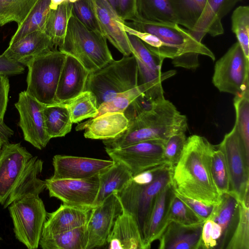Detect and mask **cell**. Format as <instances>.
I'll list each match as a JSON object with an SVG mask.
<instances>
[{
	"instance_id": "1",
	"label": "cell",
	"mask_w": 249,
	"mask_h": 249,
	"mask_svg": "<svg viewBox=\"0 0 249 249\" xmlns=\"http://www.w3.org/2000/svg\"><path fill=\"white\" fill-rule=\"evenodd\" d=\"M124 23L130 27L127 31L129 34L139 37L161 60L171 59L175 67L196 69L199 65V55L215 60L214 54L207 47L178 23L150 21L139 18Z\"/></svg>"
},
{
	"instance_id": "2",
	"label": "cell",
	"mask_w": 249,
	"mask_h": 249,
	"mask_svg": "<svg viewBox=\"0 0 249 249\" xmlns=\"http://www.w3.org/2000/svg\"><path fill=\"white\" fill-rule=\"evenodd\" d=\"M216 146L204 137L187 138L180 157L172 170V184L175 192L208 205L221 200L211 172L212 157Z\"/></svg>"
},
{
	"instance_id": "3",
	"label": "cell",
	"mask_w": 249,
	"mask_h": 249,
	"mask_svg": "<svg viewBox=\"0 0 249 249\" xmlns=\"http://www.w3.org/2000/svg\"><path fill=\"white\" fill-rule=\"evenodd\" d=\"M128 120L124 131L114 138L103 140L105 149L121 148L151 140L166 141L187 128L186 116L164 97L154 101L150 108Z\"/></svg>"
},
{
	"instance_id": "4",
	"label": "cell",
	"mask_w": 249,
	"mask_h": 249,
	"mask_svg": "<svg viewBox=\"0 0 249 249\" xmlns=\"http://www.w3.org/2000/svg\"><path fill=\"white\" fill-rule=\"evenodd\" d=\"M58 49L76 59L89 72L102 68L114 60L105 36L88 28L73 13L65 36Z\"/></svg>"
},
{
	"instance_id": "5",
	"label": "cell",
	"mask_w": 249,
	"mask_h": 249,
	"mask_svg": "<svg viewBox=\"0 0 249 249\" xmlns=\"http://www.w3.org/2000/svg\"><path fill=\"white\" fill-rule=\"evenodd\" d=\"M138 86L136 59L133 55H124L121 59L113 60L102 68L90 72L85 90L94 94L98 107L118 94Z\"/></svg>"
},
{
	"instance_id": "6",
	"label": "cell",
	"mask_w": 249,
	"mask_h": 249,
	"mask_svg": "<svg viewBox=\"0 0 249 249\" xmlns=\"http://www.w3.org/2000/svg\"><path fill=\"white\" fill-rule=\"evenodd\" d=\"M39 191L27 193L8 207L16 238L29 249L39 247L47 213Z\"/></svg>"
},
{
	"instance_id": "7",
	"label": "cell",
	"mask_w": 249,
	"mask_h": 249,
	"mask_svg": "<svg viewBox=\"0 0 249 249\" xmlns=\"http://www.w3.org/2000/svg\"><path fill=\"white\" fill-rule=\"evenodd\" d=\"M172 170L169 165L166 166L149 183H138L131 178L117 193L122 207L135 218L143 242L148 220L157 196L165 186L172 183Z\"/></svg>"
},
{
	"instance_id": "8",
	"label": "cell",
	"mask_w": 249,
	"mask_h": 249,
	"mask_svg": "<svg viewBox=\"0 0 249 249\" xmlns=\"http://www.w3.org/2000/svg\"><path fill=\"white\" fill-rule=\"evenodd\" d=\"M66 56V54L54 49L31 60L26 66L25 91L45 105L55 104L56 91Z\"/></svg>"
},
{
	"instance_id": "9",
	"label": "cell",
	"mask_w": 249,
	"mask_h": 249,
	"mask_svg": "<svg viewBox=\"0 0 249 249\" xmlns=\"http://www.w3.org/2000/svg\"><path fill=\"white\" fill-rule=\"evenodd\" d=\"M212 82L220 92L235 96L249 88V59L238 42L216 62Z\"/></svg>"
},
{
	"instance_id": "10",
	"label": "cell",
	"mask_w": 249,
	"mask_h": 249,
	"mask_svg": "<svg viewBox=\"0 0 249 249\" xmlns=\"http://www.w3.org/2000/svg\"><path fill=\"white\" fill-rule=\"evenodd\" d=\"M126 33L132 54L138 65L139 85L141 86L143 94L153 101L164 97L162 82L175 75L176 71L162 72L163 61L153 53L139 37Z\"/></svg>"
},
{
	"instance_id": "11",
	"label": "cell",
	"mask_w": 249,
	"mask_h": 249,
	"mask_svg": "<svg viewBox=\"0 0 249 249\" xmlns=\"http://www.w3.org/2000/svg\"><path fill=\"white\" fill-rule=\"evenodd\" d=\"M216 146L225 158L230 180L229 192L242 201L249 192V157L234 126Z\"/></svg>"
},
{
	"instance_id": "12",
	"label": "cell",
	"mask_w": 249,
	"mask_h": 249,
	"mask_svg": "<svg viewBox=\"0 0 249 249\" xmlns=\"http://www.w3.org/2000/svg\"><path fill=\"white\" fill-rule=\"evenodd\" d=\"M165 142L151 140L121 148L105 150L112 160L124 164L134 176L146 170L167 164L164 157Z\"/></svg>"
},
{
	"instance_id": "13",
	"label": "cell",
	"mask_w": 249,
	"mask_h": 249,
	"mask_svg": "<svg viewBox=\"0 0 249 249\" xmlns=\"http://www.w3.org/2000/svg\"><path fill=\"white\" fill-rule=\"evenodd\" d=\"M33 156L20 142L4 143L0 150V206L6 204Z\"/></svg>"
},
{
	"instance_id": "14",
	"label": "cell",
	"mask_w": 249,
	"mask_h": 249,
	"mask_svg": "<svg viewBox=\"0 0 249 249\" xmlns=\"http://www.w3.org/2000/svg\"><path fill=\"white\" fill-rule=\"evenodd\" d=\"M50 197L63 203L89 208L94 207L99 188V174L82 179H54L45 180Z\"/></svg>"
},
{
	"instance_id": "15",
	"label": "cell",
	"mask_w": 249,
	"mask_h": 249,
	"mask_svg": "<svg viewBox=\"0 0 249 249\" xmlns=\"http://www.w3.org/2000/svg\"><path fill=\"white\" fill-rule=\"evenodd\" d=\"M15 106L19 113L18 124L24 140L38 149L45 148L51 139L45 127L44 109L46 105L24 90L19 93Z\"/></svg>"
},
{
	"instance_id": "16",
	"label": "cell",
	"mask_w": 249,
	"mask_h": 249,
	"mask_svg": "<svg viewBox=\"0 0 249 249\" xmlns=\"http://www.w3.org/2000/svg\"><path fill=\"white\" fill-rule=\"evenodd\" d=\"M122 206L117 193L107 197L101 204L91 209L86 224V249L102 247L107 239Z\"/></svg>"
},
{
	"instance_id": "17",
	"label": "cell",
	"mask_w": 249,
	"mask_h": 249,
	"mask_svg": "<svg viewBox=\"0 0 249 249\" xmlns=\"http://www.w3.org/2000/svg\"><path fill=\"white\" fill-rule=\"evenodd\" d=\"M114 161L87 157L56 155L53 159L52 178L82 179L99 174Z\"/></svg>"
},
{
	"instance_id": "18",
	"label": "cell",
	"mask_w": 249,
	"mask_h": 249,
	"mask_svg": "<svg viewBox=\"0 0 249 249\" xmlns=\"http://www.w3.org/2000/svg\"><path fill=\"white\" fill-rule=\"evenodd\" d=\"M97 18L103 34L124 56L132 54L127 33L121 26L122 20L107 0H89Z\"/></svg>"
},
{
	"instance_id": "19",
	"label": "cell",
	"mask_w": 249,
	"mask_h": 249,
	"mask_svg": "<svg viewBox=\"0 0 249 249\" xmlns=\"http://www.w3.org/2000/svg\"><path fill=\"white\" fill-rule=\"evenodd\" d=\"M89 73L76 59L66 54L56 91L55 104L66 102L84 91Z\"/></svg>"
},
{
	"instance_id": "20",
	"label": "cell",
	"mask_w": 249,
	"mask_h": 249,
	"mask_svg": "<svg viewBox=\"0 0 249 249\" xmlns=\"http://www.w3.org/2000/svg\"><path fill=\"white\" fill-rule=\"evenodd\" d=\"M54 49H56L45 31L38 30L9 43L3 53L10 59L26 66L34 58Z\"/></svg>"
},
{
	"instance_id": "21",
	"label": "cell",
	"mask_w": 249,
	"mask_h": 249,
	"mask_svg": "<svg viewBox=\"0 0 249 249\" xmlns=\"http://www.w3.org/2000/svg\"><path fill=\"white\" fill-rule=\"evenodd\" d=\"M92 208L63 203L55 211L47 213L41 236L56 234L86 225Z\"/></svg>"
},
{
	"instance_id": "22",
	"label": "cell",
	"mask_w": 249,
	"mask_h": 249,
	"mask_svg": "<svg viewBox=\"0 0 249 249\" xmlns=\"http://www.w3.org/2000/svg\"><path fill=\"white\" fill-rule=\"evenodd\" d=\"M242 0H206L204 11L193 30L192 36L201 42L206 34L212 36L224 33L222 19Z\"/></svg>"
},
{
	"instance_id": "23",
	"label": "cell",
	"mask_w": 249,
	"mask_h": 249,
	"mask_svg": "<svg viewBox=\"0 0 249 249\" xmlns=\"http://www.w3.org/2000/svg\"><path fill=\"white\" fill-rule=\"evenodd\" d=\"M107 243L110 249H146L135 218L123 207L121 213L115 221Z\"/></svg>"
},
{
	"instance_id": "24",
	"label": "cell",
	"mask_w": 249,
	"mask_h": 249,
	"mask_svg": "<svg viewBox=\"0 0 249 249\" xmlns=\"http://www.w3.org/2000/svg\"><path fill=\"white\" fill-rule=\"evenodd\" d=\"M129 120L124 112H107L79 124L77 131L85 129L84 137L94 140L113 139L124 131Z\"/></svg>"
},
{
	"instance_id": "25",
	"label": "cell",
	"mask_w": 249,
	"mask_h": 249,
	"mask_svg": "<svg viewBox=\"0 0 249 249\" xmlns=\"http://www.w3.org/2000/svg\"><path fill=\"white\" fill-rule=\"evenodd\" d=\"M203 223L185 225L170 221L159 237L160 249H200Z\"/></svg>"
},
{
	"instance_id": "26",
	"label": "cell",
	"mask_w": 249,
	"mask_h": 249,
	"mask_svg": "<svg viewBox=\"0 0 249 249\" xmlns=\"http://www.w3.org/2000/svg\"><path fill=\"white\" fill-rule=\"evenodd\" d=\"M239 201L230 192L221 195L220 201L214 205L208 219L218 224L222 235L218 249H226L237 225Z\"/></svg>"
},
{
	"instance_id": "27",
	"label": "cell",
	"mask_w": 249,
	"mask_h": 249,
	"mask_svg": "<svg viewBox=\"0 0 249 249\" xmlns=\"http://www.w3.org/2000/svg\"><path fill=\"white\" fill-rule=\"evenodd\" d=\"M175 195L172 183L165 186L159 194L152 209L147 223L144 243L146 249H150L151 243L159 239L166 227L167 215L171 201Z\"/></svg>"
},
{
	"instance_id": "28",
	"label": "cell",
	"mask_w": 249,
	"mask_h": 249,
	"mask_svg": "<svg viewBox=\"0 0 249 249\" xmlns=\"http://www.w3.org/2000/svg\"><path fill=\"white\" fill-rule=\"evenodd\" d=\"M132 177L128 169L118 162H114L111 166L99 174V188L94 207L111 194L120 193Z\"/></svg>"
},
{
	"instance_id": "29",
	"label": "cell",
	"mask_w": 249,
	"mask_h": 249,
	"mask_svg": "<svg viewBox=\"0 0 249 249\" xmlns=\"http://www.w3.org/2000/svg\"><path fill=\"white\" fill-rule=\"evenodd\" d=\"M72 3L66 1L49 11L44 31L55 49L59 48L63 42L69 19L72 14Z\"/></svg>"
},
{
	"instance_id": "30",
	"label": "cell",
	"mask_w": 249,
	"mask_h": 249,
	"mask_svg": "<svg viewBox=\"0 0 249 249\" xmlns=\"http://www.w3.org/2000/svg\"><path fill=\"white\" fill-rule=\"evenodd\" d=\"M44 118L45 130L51 139L64 137L71 131L73 123L63 103L46 105Z\"/></svg>"
},
{
	"instance_id": "31",
	"label": "cell",
	"mask_w": 249,
	"mask_h": 249,
	"mask_svg": "<svg viewBox=\"0 0 249 249\" xmlns=\"http://www.w3.org/2000/svg\"><path fill=\"white\" fill-rule=\"evenodd\" d=\"M86 225L56 234L41 236L39 246L43 249H86Z\"/></svg>"
},
{
	"instance_id": "32",
	"label": "cell",
	"mask_w": 249,
	"mask_h": 249,
	"mask_svg": "<svg viewBox=\"0 0 249 249\" xmlns=\"http://www.w3.org/2000/svg\"><path fill=\"white\" fill-rule=\"evenodd\" d=\"M137 11L143 20L178 23L169 0H137Z\"/></svg>"
},
{
	"instance_id": "33",
	"label": "cell",
	"mask_w": 249,
	"mask_h": 249,
	"mask_svg": "<svg viewBox=\"0 0 249 249\" xmlns=\"http://www.w3.org/2000/svg\"><path fill=\"white\" fill-rule=\"evenodd\" d=\"M178 23L191 31L202 15L206 0H169Z\"/></svg>"
},
{
	"instance_id": "34",
	"label": "cell",
	"mask_w": 249,
	"mask_h": 249,
	"mask_svg": "<svg viewBox=\"0 0 249 249\" xmlns=\"http://www.w3.org/2000/svg\"><path fill=\"white\" fill-rule=\"evenodd\" d=\"M50 0H38L12 37V43L22 37L38 30L44 31L46 21L51 9Z\"/></svg>"
},
{
	"instance_id": "35",
	"label": "cell",
	"mask_w": 249,
	"mask_h": 249,
	"mask_svg": "<svg viewBox=\"0 0 249 249\" xmlns=\"http://www.w3.org/2000/svg\"><path fill=\"white\" fill-rule=\"evenodd\" d=\"M68 108L73 124L86 119L95 118L98 114V105L94 94L85 90L73 98L63 103Z\"/></svg>"
},
{
	"instance_id": "36",
	"label": "cell",
	"mask_w": 249,
	"mask_h": 249,
	"mask_svg": "<svg viewBox=\"0 0 249 249\" xmlns=\"http://www.w3.org/2000/svg\"><path fill=\"white\" fill-rule=\"evenodd\" d=\"M233 105L236 115L234 126L249 157V88L235 96Z\"/></svg>"
},
{
	"instance_id": "37",
	"label": "cell",
	"mask_w": 249,
	"mask_h": 249,
	"mask_svg": "<svg viewBox=\"0 0 249 249\" xmlns=\"http://www.w3.org/2000/svg\"><path fill=\"white\" fill-rule=\"evenodd\" d=\"M226 249H249V192L239 201L238 222Z\"/></svg>"
},
{
	"instance_id": "38",
	"label": "cell",
	"mask_w": 249,
	"mask_h": 249,
	"mask_svg": "<svg viewBox=\"0 0 249 249\" xmlns=\"http://www.w3.org/2000/svg\"><path fill=\"white\" fill-rule=\"evenodd\" d=\"M38 0H0V26L10 22L20 25Z\"/></svg>"
},
{
	"instance_id": "39",
	"label": "cell",
	"mask_w": 249,
	"mask_h": 249,
	"mask_svg": "<svg viewBox=\"0 0 249 249\" xmlns=\"http://www.w3.org/2000/svg\"><path fill=\"white\" fill-rule=\"evenodd\" d=\"M231 30L247 58L249 59V7L239 6L233 12Z\"/></svg>"
},
{
	"instance_id": "40",
	"label": "cell",
	"mask_w": 249,
	"mask_h": 249,
	"mask_svg": "<svg viewBox=\"0 0 249 249\" xmlns=\"http://www.w3.org/2000/svg\"><path fill=\"white\" fill-rule=\"evenodd\" d=\"M211 172L220 195L228 193L230 180L226 161L224 153L216 146L212 157Z\"/></svg>"
},
{
	"instance_id": "41",
	"label": "cell",
	"mask_w": 249,
	"mask_h": 249,
	"mask_svg": "<svg viewBox=\"0 0 249 249\" xmlns=\"http://www.w3.org/2000/svg\"><path fill=\"white\" fill-rule=\"evenodd\" d=\"M167 220L168 223L173 221L185 225H196L204 222L175 193L170 203Z\"/></svg>"
},
{
	"instance_id": "42",
	"label": "cell",
	"mask_w": 249,
	"mask_h": 249,
	"mask_svg": "<svg viewBox=\"0 0 249 249\" xmlns=\"http://www.w3.org/2000/svg\"><path fill=\"white\" fill-rule=\"evenodd\" d=\"M142 93H143V90L139 85L118 94L111 100L100 105L98 107V112L95 117L107 112H124L131 103Z\"/></svg>"
},
{
	"instance_id": "43",
	"label": "cell",
	"mask_w": 249,
	"mask_h": 249,
	"mask_svg": "<svg viewBox=\"0 0 249 249\" xmlns=\"http://www.w3.org/2000/svg\"><path fill=\"white\" fill-rule=\"evenodd\" d=\"M72 13L88 28L103 34L94 11L89 0H78L72 3Z\"/></svg>"
},
{
	"instance_id": "44",
	"label": "cell",
	"mask_w": 249,
	"mask_h": 249,
	"mask_svg": "<svg viewBox=\"0 0 249 249\" xmlns=\"http://www.w3.org/2000/svg\"><path fill=\"white\" fill-rule=\"evenodd\" d=\"M186 140L185 132L182 131L171 135L166 141L164 157L167 164L172 168L178 162Z\"/></svg>"
},
{
	"instance_id": "45",
	"label": "cell",
	"mask_w": 249,
	"mask_h": 249,
	"mask_svg": "<svg viewBox=\"0 0 249 249\" xmlns=\"http://www.w3.org/2000/svg\"><path fill=\"white\" fill-rule=\"evenodd\" d=\"M9 89L10 84L8 75L0 74V137L3 144L9 142V139L14 134V131L4 121L8 104Z\"/></svg>"
},
{
	"instance_id": "46",
	"label": "cell",
	"mask_w": 249,
	"mask_h": 249,
	"mask_svg": "<svg viewBox=\"0 0 249 249\" xmlns=\"http://www.w3.org/2000/svg\"><path fill=\"white\" fill-rule=\"evenodd\" d=\"M176 195L182 200L203 221L211 215L214 206L208 205L198 200L183 196L175 191Z\"/></svg>"
},
{
	"instance_id": "47",
	"label": "cell",
	"mask_w": 249,
	"mask_h": 249,
	"mask_svg": "<svg viewBox=\"0 0 249 249\" xmlns=\"http://www.w3.org/2000/svg\"><path fill=\"white\" fill-rule=\"evenodd\" d=\"M119 16L123 21H132L138 18L137 0H119Z\"/></svg>"
},
{
	"instance_id": "48",
	"label": "cell",
	"mask_w": 249,
	"mask_h": 249,
	"mask_svg": "<svg viewBox=\"0 0 249 249\" xmlns=\"http://www.w3.org/2000/svg\"><path fill=\"white\" fill-rule=\"evenodd\" d=\"M24 71L22 64L10 59L3 53L0 55V74L15 75L23 73Z\"/></svg>"
},
{
	"instance_id": "49",
	"label": "cell",
	"mask_w": 249,
	"mask_h": 249,
	"mask_svg": "<svg viewBox=\"0 0 249 249\" xmlns=\"http://www.w3.org/2000/svg\"><path fill=\"white\" fill-rule=\"evenodd\" d=\"M212 220L210 219H206L203 225L200 249H216V243L212 238Z\"/></svg>"
},
{
	"instance_id": "50",
	"label": "cell",
	"mask_w": 249,
	"mask_h": 249,
	"mask_svg": "<svg viewBox=\"0 0 249 249\" xmlns=\"http://www.w3.org/2000/svg\"><path fill=\"white\" fill-rule=\"evenodd\" d=\"M117 14L119 15V0H107Z\"/></svg>"
},
{
	"instance_id": "51",
	"label": "cell",
	"mask_w": 249,
	"mask_h": 249,
	"mask_svg": "<svg viewBox=\"0 0 249 249\" xmlns=\"http://www.w3.org/2000/svg\"><path fill=\"white\" fill-rule=\"evenodd\" d=\"M77 0H50V1H51L50 8H51V9H54L58 5H59L61 3H62L63 2L66 1H69L72 3H73Z\"/></svg>"
},
{
	"instance_id": "52",
	"label": "cell",
	"mask_w": 249,
	"mask_h": 249,
	"mask_svg": "<svg viewBox=\"0 0 249 249\" xmlns=\"http://www.w3.org/2000/svg\"><path fill=\"white\" fill-rule=\"evenodd\" d=\"M3 144V141H2V139L1 138V137H0V150L1 149V148Z\"/></svg>"
},
{
	"instance_id": "53",
	"label": "cell",
	"mask_w": 249,
	"mask_h": 249,
	"mask_svg": "<svg viewBox=\"0 0 249 249\" xmlns=\"http://www.w3.org/2000/svg\"><path fill=\"white\" fill-rule=\"evenodd\" d=\"M2 240V238L0 236V240Z\"/></svg>"
}]
</instances>
